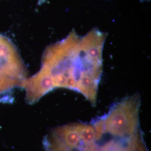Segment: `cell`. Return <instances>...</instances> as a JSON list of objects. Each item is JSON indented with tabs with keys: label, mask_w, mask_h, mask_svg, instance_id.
Wrapping results in <instances>:
<instances>
[{
	"label": "cell",
	"mask_w": 151,
	"mask_h": 151,
	"mask_svg": "<svg viewBox=\"0 0 151 151\" xmlns=\"http://www.w3.org/2000/svg\"><path fill=\"white\" fill-rule=\"evenodd\" d=\"M130 151H148L139 129L131 138L129 142Z\"/></svg>",
	"instance_id": "4"
},
{
	"label": "cell",
	"mask_w": 151,
	"mask_h": 151,
	"mask_svg": "<svg viewBox=\"0 0 151 151\" xmlns=\"http://www.w3.org/2000/svg\"><path fill=\"white\" fill-rule=\"evenodd\" d=\"M140 105L138 94L115 103L108 113L103 116L106 133L122 139L132 137L139 129Z\"/></svg>",
	"instance_id": "2"
},
{
	"label": "cell",
	"mask_w": 151,
	"mask_h": 151,
	"mask_svg": "<svg viewBox=\"0 0 151 151\" xmlns=\"http://www.w3.org/2000/svg\"><path fill=\"white\" fill-rule=\"evenodd\" d=\"M27 76V68L16 47L0 34V94L21 87Z\"/></svg>",
	"instance_id": "3"
},
{
	"label": "cell",
	"mask_w": 151,
	"mask_h": 151,
	"mask_svg": "<svg viewBox=\"0 0 151 151\" xmlns=\"http://www.w3.org/2000/svg\"><path fill=\"white\" fill-rule=\"evenodd\" d=\"M105 38L95 31L80 37L74 30L45 49L35 75L50 91L65 88L81 93L94 104L103 72Z\"/></svg>",
	"instance_id": "1"
}]
</instances>
